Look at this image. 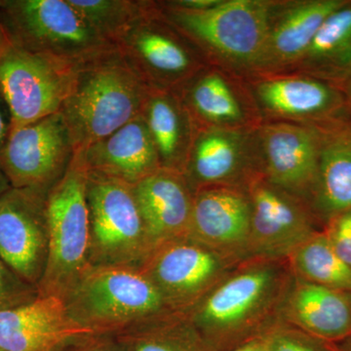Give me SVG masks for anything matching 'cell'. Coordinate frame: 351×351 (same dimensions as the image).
<instances>
[{"mask_svg":"<svg viewBox=\"0 0 351 351\" xmlns=\"http://www.w3.org/2000/svg\"><path fill=\"white\" fill-rule=\"evenodd\" d=\"M17 281L11 276L10 272L5 269V263L0 260V309L2 306H5L8 302L18 295Z\"/></svg>","mask_w":351,"mask_h":351,"instance_id":"cell-32","label":"cell"},{"mask_svg":"<svg viewBox=\"0 0 351 351\" xmlns=\"http://www.w3.org/2000/svg\"><path fill=\"white\" fill-rule=\"evenodd\" d=\"M175 93L195 127L243 130L258 127V108L250 89L226 69L209 64Z\"/></svg>","mask_w":351,"mask_h":351,"instance_id":"cell-17","label":"cell"},{"mask_svg":"<svg viewBox=\"0 0 351 351\" xmlns=\"http://www.w3.org/2000/svg\"><path fill=\"white\" fill-rule=\"evenodd\" d=\"M286 262L293 276L307 282L351 293V267L332 248L325 232H316L298 246Z\"/></svg>","mask_w":351,"mask_h":351,"instance_id":"cell-26","label":"cell"},{"mask_svg":"<svg viewBox=\"0 0 351 351\" xmlns=\"http://www.w3.org/2000/svg\"><path fill=\"white\" fill-rule=\"evenodd\" d=\"M75 154L90 172L108 176L131 186L161 168L142 114Z\"/></svg>","mask_w":351,"mask_h":351,"instance_id":"cell-21","label":"cell"},{"mask_svg":"<svg viewBox=\"0 0 351 351\" xmlns=\"http://www.w3.org/2000/svg\"><path fill=\"white\" fill-rule=\"evenodd\" d=\"M343 5L341 0L272 1L258 75H276L292 69L308 49L324 21Z\"/></svg>","mask_w":351,"mask_h":351,"instance_id":"cell-19","label":"cell"},{"mask_svg":"<svg viewBox=\"0 0 351 351\" xmlns=\"http://www.w3.org/2000/svg\"><path fill=\"white\" fill-rule=\"evenodd\" d=\"M69 1L101 36L112 44L129 25L149 9L152 3V1L134 0Z\"/></svg>","mask_w":351,"mask_h":351,"instance_id":"cell-28","label":"cell"},{"mask_svg":"<svg viewBox=\"0 0 351 351\" xmlns=\"http://www.w3.org/2000/svg\"><path fill=\"white\" fill-rule=\"evenodd\" d=\"M351 61V7L343 5L324 21L304 56L290 71L315 73Z\"/></svg>","mask_w":351,"mask_h":351,"instance_id":"cell-27","label":"cell"},{"mask_svg":"<svg viewBox=\"0 0 351 351\" xmlns=\"http://www.w3.org/2000/svg\"><path fill=\"white\" fill-rule=\"evenodd\" d=\"M2 36H3V31H2L1 25H0V41H1Z\"/></svg>","mask_w":351,"mask_h":351,"instance_id":"cell-36","label":"cell"},{"mask_svg":"<svg viewBox=\"0 0 351 351\" xmlns=\"http://www.w3.org/2000/svg\"><path fill=\"white\" fill-rule=\"evenodd\" d=\"M133 191L152 252L188 237L195 193L182 173L160 168L134 184Z\"/></svg>","mask_w":351,"mask_h":351,"instance_id":"cell-20","label":"cell"},{"mask_svg":"<svg viewBox=\"0 0 351 351\" xmlns=\"http://www.w3.org/2000/svg\"><path fill=\"white\" fill-rule=\"evenodd\" d=\"M249 89L258 112L276 121L301 124L329 112L339 101L338 94L326 83L297 73L258 75Z\"/></svg>","mask_w":351,"mask_h":351,"instance_id":"cell-22","label":"cell"},{"mask_svg":"<svg viewBox=\"0 0 351 351\" xmlns=\"http://www.w3.org/2000/svg\"><path fill=\"white\" fill-rule=\"evenodd\" d=\"M11 189L12 188H11L10 184H9L5 175L0 170V196L3 195L4 193H6L7 191Z\"/></svg>","mask_w":351,"mask_h":351,"instance_id":"cell-35","label":"cell"},{"mask_svg":"<svg viewBox=\"0 0 351 351\" xmlns=\"http://www.w3.org/2000/svg\"><path fill=\"white\" fill-rule=\"evenodd\" d=\"M350 292L291 276L279 321L322 339H337L351 331Z\"/></svg>","mask_w":351,"mask_h":351,"instance_id":"cell-23","label":"cell"},{"mask_svg":"<svg viewBox=\"0 0 351 351\" xmlns=\"http://www.w3.org/2000/svg\"><path fill=\"white\" fill-rule=\"evenodd\" d=\"M256 129L195 127L182 173L193 193L212 186L246 189L261 173Z\"/></svg>","mask_w":351,"mask_h":351,"instance_id":"cell-13","label":"cell"},{"mask_svg":"<svg viewBox=\"0 0 351 351\" xmlns=\"http://www.w3.org/2000/svg\"><path fill=\"white\" fill-rule=\"evenodd\" d=\"M143 324L147 334L138 339L135 351H189L182 341L191 329L186 314L173 313Z\"/></svg>","mask_w":351,"mask_h":351,"instance_id":"cell-29","label":"cell"},{"mask_svg":"<svg viewBox=\"0 0 351 351\" xmlns=\"http://www.w3.org/2000/svg\"><path fill=\"white\" fill-rule=\"evenodd\" d=\"M1 95H0V152H1L3 147H5L7 140H8L9 134H10L11 124L10 122H7L5 114L3 112V107H2Z\"/></svg>","mask_w":351,"mask_h":351,"instance_id":"cell-33","label":"cell"},{"mask_svg":"<svg viewBox=\"0 0 351 351\" xmlns=\"http://www.w3.org/2000/svg\"><path fill=\"white\" fill-rule=\"evenodd\" d=\"M251 203V258L286 260L318 232L306 200L274 186L258 173L246 186Z\"/></svg>","mask_w":351,"mask_h":351,"instance_id":"cell-12","label":"cell"},{"mask_svg":"<svg viewBox=\"0 0 351 351\" xmlns=\"http://www.w3.org/2000/svg\"><path fill=\"white\" fill-rule=\"evenodd\" d=\"M164 17L191 41L211 66L234 75H258L272 1L221 0L207 10H186L157 2Z\"/></svg>","mask_w":351,"mask_h":351,"instance_id":"cell-3","label":"cell"},{"mask_svg":"<svg viewBox=\"0 0 351 351\" xmlns=\"http://www.w3.org/2000/svg\"><path fill=\"white\" fill-rule=\"evenodd\" d=\"M313 338L281 321L263 335L265 351H320Z\"/></svg>","mask_w":351,"mask_h":351,"instance_id":"cell-30","label":"cell"},{"mask_svg":"<svg viewBox=\"0 0 351 351\" xmlns=\"http://www.w3.org/2000/svg\"><path fill=\"white\" fill-rule=\"evenodd\" d=\"M88 170L75 154L63 177L46 195L48 258L39 295L64 298L91 267Z\"/></svg>","mask_w":351,"mask_h":351,"instance_id":"cell-6","label":"cell"},{"mask_svg":"<svg viewBox=\"0 0 351 351\" xmlns=\"http://www.w3.org/2000/svg\"><path fill=\"white\" fill-rule=\"evenodd\" d=\"M75 154L68 126L57 112L10 131L0 152V170L11 188L47 195Z\"/></svg>","mask_w":351,"mask_h":351,"instance_id":"cell-11","label":"cell"},{"mask_svg":"<svg viewBox=\"0 0 351 351\" xmlns=\"http://www.w3.org/2000/svg\"><path fill=\"white\" fill-rule=\"evenodd\" d=\"M325 234L339 257L351 267V210L332 218Z\"/></svg>","mask_w":351,"mask_h":351,"instance_id":"cell-31","label":"cell"},{"mask_svg":"<svg viewBox=\"0 0 351 351\" xmlns=\"http://www.w3.org/2000/svg\"><path fill=\"white\" fill-rule=\"evenodd\" d=\"M291 276L286 260L248 258L184 314L203 343L232 350L278 322Z\"/></svg>","mask_w":351,"mask_h":351,"instance_id":"cell-1","label":"cell"},{"mask_svg":"<svg viewBox=\"0 0 351 351\" xmlns=\"http://www.w3.org/2000/svg\"><path fill=\"white\" fill-rule=\"evenodd\" d=\"M93 332L71 319L63 298L39 295L0 309V351H52L64 341Z\"/></svg>","mask_w":351,"mask_h":351,"instance_id":"cell-18","label":"cell"},{"mask_svg":"<svg viewBox=\"0 0 351 351\" xmlns=\"http://www.w3.org/2000/svg\"><path fill=\"white\" fill-rule=\"evenodd\" d=\"M239 263L184 237L157 247L140 269L173 311L186 313Z\"/></svg>","mask_w":351,"mask_h":351,"instance_id":"cell-10","label":"cell"},{"mask_svg":"<svg viewBox=\"0 0 351 351\" xmlns=\"http://www.w3.org/2000/svg\"><path fill=\"white\" fill-rule=\"evenodd\" d=\"M46 195L11 189L0 196V260L21 280L39 284L48 258Z\"/></svg>","mask_w":351,"mask_h":351,"instance_id":"cell-14","label":"cell"},{"mask_svg":"<svg viewBox=\"0 0 351 351\" xmlns=\"http://www.w3.org/2000/svg\"><path fill=\"white\" fill-rule=\"evenodd\" d=\"M256 138L263 177L309 204L319 158L317 132L294 122L272 121L256 129Z\"/></svg>","mask_w":351,"mask_h":351,"instance_id":"cell-15","label":"cell"},{"mask_svg":"<svg viewBox=\"0 0 351 351\" xmlns=\"http://www.w3.org/2000/svg\"><path fill=\"white\" fill-rule=\"evenodd\" d=\"M163 169L184 173L195 125L175 92L152 90L143 112Z\"/></svg>","mask_w":351,"mask_h":351,"instance_id":"cell-24","label":"cell"},{"mask_svg":"<svg viewBox=\"0 0 351 351\" xmlns=\"http://www.w3.org/2000/svg\"><path fill=\"white\" fill-rule=\"evenodd\" d=\"M152 90L117 47L76 66L59 112L75 154L138 117Z\"/></svg>","mask_w":351,"mask_h":351,"instance_id":"cell-2","label":"cell"},{"mask_svg":"<svg viewBox=\"0 0 351 351\" xmlns=\"http://www.w3.org/2000/svg\"><path fill=\"white\" fill-rule=\"evenodd\" d=\"M250 230L246 189L212 186L195 191L189 239L242 263L250 258Z\"/></svg>","mask_w":351,"mask_h":351,"instance_id":"cell-16","label":"cell"},{"mask_svg":"<svg viewBox=\"0 0 351 351\" xmlns=\"http://www.w3.org/2000/svg\"><path fill=\"white\" fill-rule=\"evenodd\" d=\"M113 44L152 90L178 91L209 66L200 51L164 17L154 1Z\"/></svg>","mask_w":351,"mask_h":351,"instance_id":"cell-8","label":"cell"},{"mask_svg":"<svg viewBox=\"0 0 351 351\" xmlns=\"http://www.w3.org/2000/svg\"><path fill=\"white\" fill-rule=\"evenodd\" d=\"M91 267H142L152 248L133 186L88 171Z\"/></svg>","mask_w":351,"mask_h":351,"instance_id":"cell-7","label":"cell"},{"mask_svg":"<svg viewBox=\"0 0 351 351\" xmlns=\"http://www.w3.org/2000/svg\"><path fill=\"white\" fill-rule=\"evenodd\" d=\"M0 25L15 45L75 66L115 49L69 0H3Z\"/></svg>","mask_w":351,"mask_h":351,"instance_id":"cell-5","label":"cell"},{"mask_svg":"<svg viewBox=\"0 0 351 351\" xmlns=\"http://www.w3.org/2000/svg\"><path fill=\"white\" fill-rule=\"evenodd\" d=\"M327 218L351 210V128L320 137L317 175L309 204Z\"/></svg>","mask_w":351,"mask_h":351,"instance_id":"cell-25","label":"cell"},{"mask_svg":"<svg viewBox=\"0 0 351 351\" xmlns=\"http://www.w3.org/2000/svg\"><path fill=\"white\" fill-rule=\"evenodd\" d=\"M63 299L71 319L93 332L178 313L138 267H91Z\"/></svg>","mask_w":351,"mask_h":351,"instance_id":"cell-4","label":"cell"},{"mask_svg":"<svg viewBox=\"0 0 351 351\" xmlns=\"http://www.w3.org/2000/svg\"><path fill=\"white\" fill-rule=\"evenodd\" d=\"M75 69L73 64L15 45L3 31L0 41V95L8 108L10 131L59 112Z\"/></svg>","mask_w":351,"mask_h":351,"instance_id":"cell-9","label":"cell"},{"mask_svg":"<svg viewBox=\"0 0 351 351\" xmlns=\"http://www.w3.org/2000/svg\"><path fill=\"white\" fill-rule=\"evenodd\" d=\"M228 351H265V341L263 336L245 343L243 345L237 346Z\"/></svg>","mask_w":351,"mask_h":351,"instance_id":"cell-34","label":"cell"}]
</instances>
